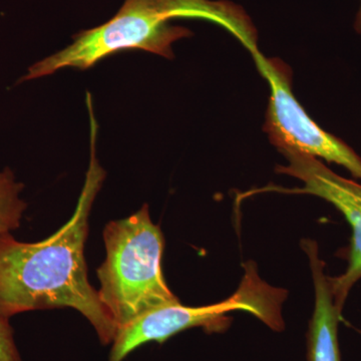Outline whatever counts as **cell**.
Segmentation results:
<instances>
[{
  "label": "cell",
  "instance_id": "obj_1",
  "mask_svg": "<svg viewBox=\"0 0 361 361\" xmlns=\"http://www.w3.org/2000/svg\"><path fill=\"white\" fill-rule=\"evenodd\" d=\"M90 110V161L77 208L68 223L49 238L23 243L0 234V316L9 319L26 311L70 307L80 311L103 344L118 334L113 318L90 284L85 245L89 218L106 172L96 156L97 125Z\"/></svg>",
  "mask_w": 361,
  "mask_h": 361
},
{
  "label": "cell",
  "instance_id": "obj_2",
  "mask_svg": "<svg viewBox=\"0 0 361 361\" xmlns=\"http://www.w3.org/2000/svg\"><path fill=\"white\" fill-rule=\"evenodd\" d=\"M175 18H200L222 26L252 54L259 51L257 32L245 11L224 0H126L111 20L73 35L63 51L30 66L23 80L51 75L61 68L85 71L102 59L140 49L173 59L172 44L192 32L171 25Z\"/></svg>",
  "mask_w": 361,
  "mask_h": 361
},
{
  "label": "cell",
  "instance_id": "obj_3",
  "mask_svg": "<svg viewBox=\"0 0 361 361\" xmlns=\"http://www.w3.org/2000/svg\"><path fill=\"white\" fill-rule=\"evenodd\" d=\"M106 257L97 269L99 300L118 330L149 311L179 302L161 269L164 240L144 205L104 230Z\"/></svg>",
  "mask_w": 361,
  "mask_h": 361
},
{
  "label": "cell",
  "instance_id": "obj_4",
  "mask_svg": "<svg viewBox=\"0 0 361 361\" xmlns=\"http://www.w3.org/2000/svg\"><path fill=\"white\" fill-rule=\"evenodd\" d=\"M286 297V290L261 279L257 265L250 261L244 264L238 289L226 300L199 307L182 305L180 301L168 304L145 313L118 330L109 361H123L142 344L151 341L163 343L194 327H203L208 331L224 330L228 322L226 315L232 311H245L274 331H282V305Z\"/></svg>",
  "mask_w": 361,
  "mask_h": 361
},
{
  "label": "cell",
  "instance_id": "obj_5",
  "mask_svg": "<svg viewBox=\"0 0 361 361\" xmlns=\"http://www.w3.org/2000/svg\"><path fill=\"white\" fill-rule=\"evenodd\" d=\"M259 73L270 85L264 132L280 153L296 152L337 164L361 179V158L346 142L325 132L307 115L292 92L291 71L278 59L252 54Z\"/></svg>",
  "mask_w": 361,
  "mask_h": 361
},
{
  "label": "cell",
  "instance_id": "obj_6",
  "mask_svg": "<svg viewBox=\"0 0 361 361\" xmlns=\"http://www.w3.org/2000/svg\"><path fill=\"white\" fill-rule=\"evenodd\" d=\"M282 155L288 161V165L278 166L276 172L296 178L302 182L303 187L287 189L270 185L246 193L243 197L257 192L312 195L329 202L337 210L341 211L353 230L348 265L343 274L329 278V282L334 303L342 311L349 292L361 279V185L337 175L314 157L296 152H285Z\"/></svg>",
  "mask_w": 361,
  "mask_h": 361
},
{
  "label": "cell",
  "instance_id": "obj_7",
  "mask_svg": "<svg viewBox=\"0 0 361 361\" xmlns=\"http://www.w3.org/2000/svg\"><path fill=\"white\" fill-rule=\"evenodd\" d=\"M301 245L310 259L315 291L314 310L307 334V361H341L338 325L342 311L334 303L317 243L312 240H303Z\"/></svg>",
  "mask_w": 361,
  "mask_h": 361
},
{
  "label": "cell",
  "instance_id": "obj_8",
  "mask_svg": "<svg viewBox=\"0 0 361 361\" xmlns=\"http://www.w3.org/2000/svg\"><path fill=\"white\" fill-rule=\"evenodd\" d=\"M23 185L16 182L11 169L0 173V234L20 227L26 204L20 198Z\"/></svg>",
  "mask_w": 361,
  "mask_h": 361
},
{
  "label": "cell",
  "instance_id": "obj_9",
  "mask_svg": "<svg viewBox=\"0 0 361 361\" xmlns=\"http://www.w3.org/2000/svg\"><path fill=\"white\" fill-rule=\"evenodd\" d=\"M0 361H21L8 319L0 316Z\"/></svg>",
  "mask_w": 361,
  "mask_h": 361
},
{
  "label": "cell",
  "instance_id": "obj_10",
  "mask_svg": "<svg viewBox=\"0 0 361 361\" xmlns=\"http://www.w3.org/2000/svg\"><path fill=\"white\" fill-rule=\"evenodd\" d=\"M355 28L356 32L361 35V4L360 11H358L357 16H356Z\"/></svg>",
  "mask_w": 361,
  "mask_h": 361
}]
</instances>
